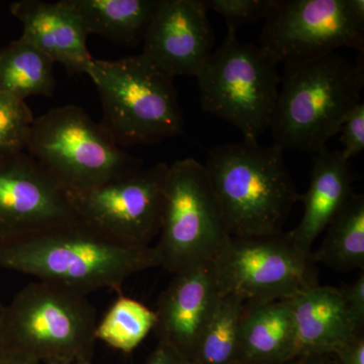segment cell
Wrapping results in <instances>:
<instances>
[{
  "instance_id": "6da1fadb",
  "label": "cell",
  "mask_w": 364,
  "mask_h": 364,
  "mask_svg": "<svg viewBox=\"0 0 364 364\" xmlns=\"http://www.w3.org/2000/svg\"><path fill=\"white\" fill-rule=\"evenodd\" d=\"M159 267L153 246L127 243L76 218L0 240V269L88 296L119 289L136 273Z\"/></svg>"
},
{
  "instance_id": "7a4b0ae2",
  "label": "cell",
  "mask_w": 364,
  "mask_h": 364,
  "mask_svg": "<svg viewBox=\"0 0 364 364\" xmlns=\"http://www.w3.org/2000/svg\"><path fill=\"white\" fill-rule=\"evenodd\" d=\"M363 62L331 53L284 64L270 131L273 145L317 154L360 104Z\"/></svg>"
},
{
  "instance_id": "3957f363",
  "label": "cell",
  "mask_w": 364,
  "mask_h": 364,
  "mask_svg": "<svg viewBox=\"0 0 364 364\" xmlns=\"http://www.w3.org/2000/svg\"><path fill=\"white\" fill-rule=\"evenodd\" d=\"M203 166L230 236L284 232L299 200L284 151L245 140L224 144L210 151Z\"/></svg>"
},
{
  "instance_id": "277c9868",
  "label": "cell",
  "mask_w": 364,
  "mask_h": 364,
  "mask_svg": "<svg viewBox=\"0 0 364 364\" xmlns=\"http://www.w3.org/2000/svg\"><path fill=\"white\" fill-rule=\"evenodd\" d=\"M100 95V124L122 148L150 145L184 132L173 77L142 54L93 58L85 69Z\"/></svg>"
},
{
  "instance_id": "5b68a950",
  "label": "cell",
  "mask_w": 364,
  "mask_h": 364,
  "mask_svg": "<svg viewBox=\"0 0 364 364\" xmlns=\"http://www.w3.org/2000/svg\"><path fill=\"white\" fill-rule=\"evenodd\" d=\"M97 325L87 296L37 280L6 306L7 351L42 364H92Z\"/></svg>"
},
{
  "instance_id": "8992f818",
  "label": "cell",
  "mask_w": 364,
  "mask_h": 364,
  "mask_svg": "<svg viewBox=\"0 0 364 364\" xmlns=\"http://www.w3.org/2000/svg\"><path fill=\"white\" fill-rule=\"evenodd\" d=\"M26 152L68 195L81 193L144 167L77 105L56 107L33 121Z\"/></svg>"
},
{
  "instance_id": "52a82bcc",
  "label": "cell",
  "mask_w": 364,
  "mask_h": 364,
  "mask_svg": "<svg viewBox=\"0 0 364 364\" xmlns=\"http://www.w3.org/2000/svg\"><path fill=\"white\" fill-rule=\"evenodd\" d=\"M196 78L203 111L233 124L244 140L258 142L269 129L280 76L259 45L227 33Z\"/></svg>"
},
{
  "instance_id": "ba28073f",
  "label": "cell",
  "mask_w": 364,
  "mask_h": 364,
  "mask_svg": "<svg viewBox=\"0 0 364 364\" xmlns=\"http://www.w3.org/2000/svg\"><path fill=\"white\" fill-rule=\"evenodd\" d=\"M230 237L203 164L186 158L168 165L153 246L159 267L176 274L213 262Z\"/></svg>"
},
{
  "instance_id": "9c48e42d",
  "label": "cell",
  "mask_w": 364,
  "mask_h": 364,
  "mask_svg": "<svg viewBox=\"0 0 364 364\" xmlns=\"http://www.w3.org/2000/svg\"><path fill=\"white\" fill-rule=\"evenodd\" d=\"M213 265L221 296L233 294L246 303L289 299L318 284L316 263L289 232L231 236Z\"/></svg>"
},
{
  "instance_id": "30bf717a",
  "label": "cell",
  "mask_w": 364,
  "mask_h": 364,
  "mask_svg": "<svg viewBox=\"0 0 364 364\" xmlns=\"http://www.w3.org/2000/svg\"><path fill=\"white\" fill-rule=\"evenodd\" d=\"M259 46L277 64L364 51L363 0H274Z\"/></svg>"
},
{
  "instance_id": "8fae6325",
  "label": "cell",
  "mask_w": 364,
  "mask_h": 364,
  "mask_svg": "<svg viewBox=\"0 0 364 364\" xmlns=\"http://www.w3.org/2000/svg\"><path fill=\"white\" fill-rule=\"evenodd\" d=\"M167 168L158 163L69 195L76 215L117 240L151 246L161 227Z\"/></svg>"
},
{
  "instance_id": "7c38bea8",
  "label": "cell",
  "mask_w": 364,
  "mask_h": 364,
  "mask_svg": "<svg viewBox=\"0 0 364 364\" xmlns=\"http://www.w3.org/2000/svg\"><path fill=\"white\" fill-rule=\"evenodd\" d=\"M76 218L65 189L26 151L0 158V240Z\"/></svg>"
},
{
  "instance_id": "4fadbf2b",
  "label": "cell",
  "mask_w": 364,
  "mask_h": 364,
  "mask_svg": "<svg viewBox=\"0 0 364 364\" xmlns=\"http://www.w3.org/2000/svg\"><path fill=\"white\" fill-rule=\"evenodd\" d=\"M203 0H160L141 54L171 77L196 76L214 51Z\"/></svg>"
},
{
  "instance_id": "5bb4252c",
  "label": "cell",
  "mask_w": 364,
  "mask_h": 364,
  "mask_svg": "<svg viewBox=\"0 0 364 364\" xmlns=\"http://www.w3.org/2000/svg\"><path fill=\"white\" fill-rule=\"evenodd\" d=\"M221 296L213 262L173 274L155 311L153 331L158 343L168 345L193 363L198 341Z\"/></svg>"
},
{
  "instance_id": "9a60e30c",
  "label": "cell",
  "mask_w": 364,
  "mask_h": 364,
  "mask_svg": "<svg viewBox=\"0 0 364 364\" xmlns=\"http://www.w3.org/2000/svg\"><path fill=\"white\" fill-rule=\"evenodd\" d=\"M11 13L23 25L21 37L71 75L85 73L93 59L86 43L88 33L69 0H20L11 4Z\"/></svg>"
},
{
  "instance_id": "2e32d148",
  "label": "cell",
  "mask_w": 364,
  "mask_h": 364,
  "mask_svg": "<svg viewBox=\"0 0 364 364\" xmlns=\"http://www.w3.org/2000/svg\"><path fill=\"white\" fill-rule=\"evenodd\" d=\"M353 177L341 151L328 148L313 155L310 186L299 200L304 214L298 227L289 232L291 240L311 255L313 244L353 195Z\"/></svg>"
},
{
  "instance_id": "e0dca14e",
  "label": "cell",
  "mask_w": 364,
  "mask_h": 364,
  "mask_svg": "<svg viewBox=\"0 0 364 364\" xmlns=\"http://www.w3.org/2000/svg\"><path fill=\"white\" fill-rule=\"evenodd\" d=\"M294 326V358L329 354L358 331L339 289L320 284L289 299Z\"/></svg>"
},
{
  "instance_id": "ac0fdd59",
  "label": "cell",
  "mask_w": 364,
  "mask_h": 364,
  "mask_svg": "<svg viewBox=\"0 0 364 364\" xmlns=\"http://www.w3.org/2000/svg\"><path fill=\"white\" fill-rule=\"evenodd\" d=\"M294 351L289 299L246 303L234 363L284 364L294 358Z\"/></svg>"
},
{
  "instance_id": "d6986e66",
  "label": "cell",
  "mask_w": 364,
  "mask_h": 364,
  "mask_svg": "<svg viewBox=\"0 0 364 364\" xmlns=\"http://www.w3.org/2000/svg\"><path fill=\"white\" fill-rule=\"evenodd\" d=\"M88 35L123 46L143 42L160 0H69Z\"/></svg>"
},
{
  "instance_id": "ffe728a7",
  "label": "cell",
  "mask_w": 364,
  "mask_h": 364,
  "mask_svg": "<svg viewBox=\"0 0 364 364\" xmlns=\"http://www.w3.org/2000/svg\"><path fill=\"white\" fill-rule=\"evenodd\" d=\"M54 62L30 41L21 37L0 49V92L25 102L51 97L56 87Z\"/></svg>"
},
{
  "instance_id": "44dd1931",
  "label": "cell",
  "mask_w": 364,
  "mask_h": 364,
  "mask_svg": "<svg viewBox=\"0 0 364 364\" xmlns=\"http://www.w3.org/2000/svg\"><path fill=\"white\" fill-rule=\"evenodd\" d=\"M320 247L312 251L314 262L339 272L364 268V196L353 193L326 228Z\"/></svg>"
},
{
  "instance_id": "7402d4cb",
  "label": "cell",
  "mask_w": 364,
  "mask_h": 364,
  "mask_svg": "<svg viewBox=\"0 0 364 364\" xmlns=\"http://www.w3.org/2000/svg\"><path fill=\"white\" fill-rule=\"evenodd\" d=\"M246 301L222 296L196 347L193 364H232L236 358L239 329Z\"/></svg>"
},
{
  "instance_id": "603a6c76",
  "label": "cell",
  "mask_w": 364,
  "mask_h": 364,
  "mask_svg": "<svg viewBox=\"0 0 364 364\" xmlns=\"http://www.w3.org/2000/svg\"><path fill=\"white\" fill-rule=\"evenodd\" d=\"M156 324V313L141 301L121 296L97 322L95 336L117 350L131 353Z\"/></svg>"
},
{
  "instance_id": "cb8c5ba5",
  "label": "cell",
  "mask_w": 364,
  "mask_h": 364,
  "mask_svg": "<svg viewBox=\"0 0 364 364\" xmlns=\"http://www.w3.org/2000/svg\"><path fill=\"white\" fill-rule=\"evenodd\" d=\"M33 121L26 102L0 92V158L26 151Z\"/></svg>"
},
{
  "instance_id": "d4e9b609",
  "label": "cell",
  "mask_w": 364,
  "mask_h": 364,
  "mask_svg": "<svg viewBox=\"0 0 364 364\" xmlns=\"http://www.w3.org/2000/svg\"><path fill=\"white\" fill-rule=\"evenodd\" d=\"M208 11L219 14L226 21L228 33L236 35L241 26L265 20L274 0H203Z\"/></svg>"
},
{
  "instance_id": "484cf974",
  "label": "cell",
  "mask_w": 364,
  "mask_h": 364,
  "mask_svg": "<svg viewBox=\"0 0 364 364\" xmlns=\"http://www.w3.org/2000/svg\"><path fill=\"white\" fill-rule=\"evenodd\" d=\"M339 134L343 145L342 155L347 161L358 156L364 148V105L360 102L354 107L345 119Z\"/></svg>"
},
{
  "instance_id": "4316f807",
  "label": "cell",
  "mask_w": 364,
  "mask_h": 364,
  "mask_svg": "<svg viewBox=\"0 0 364 364\" xmlns=\"http://www.w3.org/2000/svg\"><path fill=\"white\" fill-rule=\"evenodd\" d=\"M339 293L343 299L347 312L358 331L364 328V273L363 270L355 282L342 284Z\"/></svg>"
},
{
  "instance_id": "83f0119b",
  "label": "cell",
  "mask_w": 364,
  "mask_h": 364,
  "mask_svg": "<svg viewBox=\"0 0 364 364\" xmlns=\"http://www.w3.org/2000/svg\"><path fill=\"white\" fill-rule=\"evenodd\" d=\"M332 354L337 364H364V332L352 335Z\"/></svg>"
},
{
  "instance_id": "f1b7e54d",
  "label": "cell",
  "mask_w": 364,
  "mask_h": 364,
  "mask_svg": "<svg viewBox=\"0 0 364 364\" xmlns=\"http://www.w3.org/2000/svg\"><path fill=\"white\" fill-rule=\"evenodd\" d=\"M144 364H193L182 358L178 352L172 349L168 345L157 343L154 350L150 354Z\"/></svg>"
},
{
  "instance_id": "f546056e",
  "label": "cell",
  "mask_w": 364,
  "mask_h": 364,
  "mask_svg": "<svg viewBox=\"0 0 364 364\" xmlns=\"http://www.w3.org/2000/svg\"><path fill=\"white\" fill-rule=\"evenodd\" d=\"M284 364H337V363L334 355L329 353L296 356Z\"/></svg>"
},
{
  "instance_id": "4dcf8cb0",
  "label": "cell",
  "mask_w": 364,
  "mask_h": 364,
  "mask_svg": "<svg viewBox=\"0 0 364 364\" xmlns=\"http://www.w3.org/2000/svg\"><path fill=\"white\" fill-rule=\"evenodd\" d=\"M0 364H42L30 356L16 351H7L1 358Z\"/></svg>"
},
{
  "instance_id": "1f68e13d",
  "label": "cell",
  "mask_w": 364,
  "mask_h": 364,
  "mask_svg": "<svg viewBox=\"0 0 364 364\" xmlns=\"http://www.w3.org/2000/svg\"><path fill=\"white\" fill-rule=\"evenodd\" d=\"M7 352L6 340V306L0 301V358Z\"/></svg>"
},
{
  "instance_id": "d6a6232c",
  "label": "cell",
  "mask_w": 364,
  "mask_h": 364,
  "mask_svg": "<svg viewBox=\"0 0 364 364\" xmlns=\"http://www.w3.org/2000/svg\"><path fill=\"white\" fill-rule=\"evenodd\" d=\"M232 364H242V363H232Z\"/></svg>"
}]
</instances>
